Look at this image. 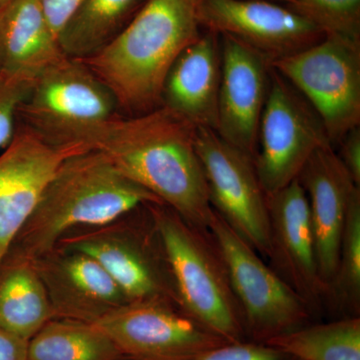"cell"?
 Segmentation results:
<instances>
[{
    "label": "cell",
    "mask_w": 360,
    "mask_h": 360,
    "mask_svg": "<svg viewBox=\"0 0 360 360\" xmlns=\"http://www.w3.org/2000/svg\"><path fill=\"white\" fill-rule=\"evenodd\" d=\"M32 264L44 284L53 319L94 323L129 302L110 274L84 253L56 248Z\"/></svg>",
    "instance_id": "16"
},
{
    "label": "cell",
    "mask_w": 360,
    "mask_h": 360,
    "mask_svg": "<svg viewBox=\"0 0 360 360\" xmlns=\"http://www.w3.org/2000/svg\"><path fill=\"white\" fill-rule=\"evenodd\" d=\"M146 205L141 214H135L136 210L111 224L70 232L56 248L94 258L129 302H160L179 309L172 272Z\"/></svg>",
    "instance_id": "5"
},
{
    "label": "cell",
    "mask_w": 360,
    "mask_h": 360,
    "mask_svg": "<svg viewBox=\"0 0 360 360\" xmlns=\"http://www.w3.org/2000/svg\"><path fill=\"white\" fill-rule=\"evenodd\" d=\"M336 148V155L343 167L355 186L360 187V127L350 130Z\"/></svg>",
    "instance_id": "28"
},
{
    "label": "cell",
    "mask_w": 360,
    "mask_h": 360,
    "mask_svg": "<svg viewBox=\"0 0 360 360\" xmlns=\"http://www.w3.org/2000/svg\"><path fill=\"white\" fill-rule=\"evenodd\" d=\"M269 266L309 304L314 316L326 309V290L317 265L309 200L293 180L267 195Z\"/></svg>",
    "instance_id": "14"
},
{
    "label": "cell",
    "mask_w": 360,
    "mask_h": 360,
    "mask_svg": "<svg viewBox=\"0 0 360 360\" xmlns=\"http://www.w3.org/2000/svg\"><path fill=\"white\" fill-rule=\"evenodd\" d=\"M28 340L0 328V360H27Z\"/></svg>",
    "instance_id": "30"
},
{
    "label": "cell",
    "mask_w": 360,
    "mask_h": 360,
    "mask_svg": "<svg viewBox=\"0 0 360 360\" xmlns=\"http://www.w3.org/2000/svg\"><path fill=\"white\" fill-rule=\"evenodd\" d=\"M196 14L202 30L240 42L270 65L324 37L307 18L269 0H196Z\"/></svg>",
    "instance_id": "12"
},
{
    "label": "cell",
    "mask_w": 360,
    "mask_h": 360,
    "mask_svg": "<svg viewBox=\"0 0 360 360\" xmlns=\"http://www.w3.org/2000/svg\"><path fill=\"white\" fill-rule=\"evenodd\" d=\"M94 324L131 360H189L227 342L160 302L125 303Z\"/></svg>",
    "instance_id": "11"
},
{
    "label": "cell",
    "mask_w": 360,
    "mask_h": 360,
    "mask_svg": "<svg viewBox=\"0 0 360 360\" xmlns=\"http://www.w3.org/2000/svg\"><path fill=\"white\" fill-rule=\"evenodd\" d=\"M33 82L34 79L0 73V151L13 141L18 110Z\"/></svg>",
    "instance_id": "26"
},
{
    "label": "cell",
    "mask_w": 360,
    "mask_h": 360,
    "mask_svg": "<svg viewBox=\"0 0 360 360\" xmlns=\"http://www.w3.org/2000/svg\"><path fill=\"white\" fill-rule=\"evenodd\" d=\"M297 179L309 200L319 276L328 291L338 265L350 198L359 186L331 146L315 151Z\"/></svg>",
    "instance_id": "17"
},
{
    "label": "cell",
    "mask_w": 360,
    "mask_h": 360,
    "mask_svg": "<svg viewBox=\"0 0 360 360\" xmlns=\"http://www.w3.org/2000/svg\"><path fill=\"white\" fill-rule=\"evenodd\" d=\"M7 1H8V0H0V6H1L2 4H6Z\"/></svg>",
    "instance_id": "32"
},
{
    "label": "cell",
    "mask_w": 360,
    "mask_h": 360,
    "mask_svg": "<svg viewBox=\"0 0 360 360\" xmlns=\"http://www.w3.org/2000/svg\"><path fill=\"white\" fill-rule=\"evenodd\" d=\"M219 37L221 82L215 132L255 160L272 68L269 60L250 47L231 37Z\"/></svg>",
    "instance_id": "15"
},
{
    "label": "cell",
    "mask_w": 360,
    "mask_h": 360,
    "mask_svg": "<svg viewBox=\"0 0 360 360\" xmlns=\"http://www.w3.org/2000/svg\"><path fill=\"white\" fill-rule=\"evenodd\" d=\"M146 206L165 250L180 310L227 342L248 340L226 264L210 231L163 203Z\"/></svg>",
    "instance_id": "4"
},
{
    "label": "cell",
    "mask_w": 360,
    "mask_h": 360,
    "mask_svg": "<svg viewBox=\"0 0 360 360\" xmlns=\"http://www.w3.org/2000/svg\"><path fill=\"white\" fill-rule=\"evenodd\" d=\"M265 343L298 360H360V316L311 322Z\"/></svg>",
    "instance_id": "23"
},
{
    "label": "cell",
    "mask_w": 360,
    "mask_h": 360,
    "mask_svg": "<svg viewBox=\"0 0 360 360\" xmlns=\"http://www.w3.org/2000/svg\"><path fill=\"white\" fill-rule=\"evenodd\" d=\"M189 360H298L266 343L245 340L226 342Z\"/></svg>",
    "instance_id": "27"
},
{
    "label": "cell",
    "mask_w": 360,
    "mask_h": 360,
    "mask_svg": "<svg viewBox=\"0 0 360 360\" xmlns=\"http://www.w3.org/2000/svg\"><path fill=\"white\" fill-rule=\"evenodd\" d=\"M90 149L56 144L23 125L0 153V262L37 207L61 163Z\"/></svg>",
    "instance_id": "13"
},
{
    "label": "cell",
    "mask_w": 360,
    "mask_h": 360,
    "mask_svg": "<svg viewBox=\"0 0 360 360\" xmlns=\"http://www.w3.org/2000/svg\"><path fill=\"white\" fill-rule=\"evenodd\" d=\"M207 229L226 264L248 340L265 343L311 323L309 304L214 210Z\"/></svg>",
    "instance_id": "6"
},
{
    "label": "cell",
    "mask_w": 360,
    "mask_h": 360,
    "mask_svg": "<svg viewBox=\"0 0 360 360\" xmlns=\"http://www.w3.org/2000/svg\"><path fill=\"white\" fill-rule=\"evenodd\" d=\"M115 96L80 59L65 56L37 75L18 118L52 143L117 115Z\"/></svg>",
    "instance_id": "9"
},
{
    "label": "cell",
    "mask_w": 360,
    "mask_h": 360,
    "mask_svg": "<svg viewBox=\"0 0 360 360\" xmlns=\"http://www.w3.org/2000/svg\"><path fill=\"white\" fill-rule=\"evenodd\" d=\"M269 1L278 2V4H288L290 0H269Z\"/></svg>",
    "instance_id": "31"
},
{
    "label": "cell",
    "mask_w": 360,
    "mask_h": 360,
    "mask_svg": "<svg viewBox=\"0 0 360 360\" xmlns=\"http://www.w3.org/2000/svg\"><path fill=\"white\" fill-rule=\"evenodd\" d=\"M221 82V45L217 33L202 32L170 68L161 105L198 129L217 130Z\"/></svg>",
    "instance_id": "18"
},
{
    "label": "cell",
    "mask_w": 360,
    "mask_h": 360,
    "mask_svg": "<svg viewBox=\"0 0 360 360\" xmlns=\"http://www.w3.org/2000/svg\"><path fill=\"white\" fill-rule=\"evenodd\" d=\"M201 30L196 0H146L112 41L80 60L110 89L118 110L142 115L161 106L170 68Z\"/></svg>",
    "instance_id": "2"
},
{
    "label": "cell",
    "mask_w": 360,
    "mask_h": 360,
    "mask_svg": "<svg viewBox=\"0 0 360 360\" xmlns=\"http://www.w3.org/2000/svg\"><path fill=\"white\" fill-rule=\"evenodd\" d=\"M198 127L165 106L115 115L78 129L63 143L99 151L123 175L155 194L187 221L208 229L213 210L200 156Z\"/></svg>",
    "instance_id": "1"
},
{
    "label": "cell",
    "mask_w": 360,
    "mask_h": 360,
    "mask_svg": "<svg viewBox=\"0 0 360 360\" xmlns=\"http://www.w3.org/2000/svg\"><path fill=\"white\" fill-rule=\"evenodd\" d=\"M324 37L360 44V0H290L285 4Z\"/></svg>",
    "instance_id": "25"
},
{
    "label": "cell",
    "mask_w": 360,
    "mask_h": 360,
    "mask_svg": "<svg viewBox=\"0 0 360 360\" xmlns=\"http://www.w3.org/2000/svg\"><path fill=\"white\" fill-rule=\"evenodd\" d=\"M196 151L212 210L253 250L266 257L269 205L255 160L207 129H198Z\"/></svg>",
    "instance_id": "10"
},
{
    "label": "cell",
    "mask_w": 360,
    "mask_h": 360,
    "mask_svg": "<svg viewBox=\"0 0 360 360\" xmlns=\"http://www.w3.org/2000/svg\"><path fill=\"white\" fill-rule=\"evenodd\" d=\"M326 309L340 317L360 316V187L350 198L335 276L326 291Z\"/></svg>",
    "instance_id": "24"
},
{
    "label": "cell",
    "mask_w": 360,
    "mask_h": 360,
    "mask_svg": "<svg viewBox=\"0 0 360 360\" xmlns=\"http://www.w3.org/2000/svg\"><path fill=\"white\" fill-rule=\"evenodd\" d=\"M331 146L321 117L304 97L272 68L255 158L266 195L297 179L315 151Z\"/></svg>",
    "instance_id": "8"
},
{
    "label": "cell",
    "mask_w": 360,
    "mask_h": 360,
    "mask_svg": "<svg viewBox=\"0 0 360 360\" xmlns=\"http://www.w3.org/2000/svg\"><path fill=\"white\" fill-rule=\"evenodd\" d=\"M39 1L47 22L58 39L59 33L84 0H39Z\"/></svg>",
    "instance_id": "29"
},
{
    "label": "cell",
    "mask_w": 360,
    "mask_h": 360,
    "mask_svg": "<svg viewBox=\"0 0 360 360\" xmlns=\"http://www.w3.org/2000/svg\"><path fill=\"white\" fill-rule=\"evenodd\" d=\"M149 203L163 202L103 153L85 151L61 163L7 252L32 262L73 229L111 224Z\"/></svg>",
    "instance_id": "3"
},
{
    "label": "cell",
    "mask_w": 360,
    "mask_h": 360,
    "mask_svg": "<svg viewBox=\"0 0 360 360\" xmlns=\"http://www.w3.org/2000/svg\"><path fill=\"white\" fill-rule=\"evenodd\" d=\"M120 360H131V359H127V357H123V359H120Z\"/></svg>",
    "instance_id": "33"
},
{
    "label": "cell",
    "mask_w": 360,
    "mask_h": 360,
    "mask_svg": "<svg viewBox=\"0 0 360 360\" xmlns=\"http://www.w3.org/2000/svg\"><path fill=\"white\" fill-rule=\"evenodd\" d=\"M63 56L39 0H8L0 6V73L35 79Z\"/></svg>",
    "instance_id": "19"
},
{
    "label": "cell",
    "mask_w": 360,
    "mask_h": 360,
    "mask_svg": "<svg viewBox=\"0 0 360 360\" xmlns=\"http://www.w3.org/2000/svg\"><path fill=\"white\" fill-rule=\"evenodd\" d=\"M146 0H84L58 35L63 53L89 58L124 30Z\"/></svg>",
    "instance_id": "21"
},
{
    "label": "cell",
    "mask_w": 360,
    "mask_h": 360,
    "mask_svg": "<svg viewBox=\"0 0 360 360\" xmlns=\"http://www.w3.org/2000/svg\"><path fill=\"white\" fill-rule=\"evenodd\" d=\"M52 319L49 295L32 260L7 252L0 262V328L30 341Z\"/></svg>",
    "instance_id": "20"
},
{
    "label": "cell",
    "mask_w": 360,
    "mask_h": 360,
    "mask_svg": "<svg viewBox=\"0 0 360 360\" xmlns=\"http://www.w3.org/2000/svg\"><path fill=\"white\" fill-rule=\"evenodd\" d=\"M123 355L89 322L52 319L28 341L27 360H120Z\"/></svg>",
    "instance_id": "22"
},
{
    "label": "cell",
    "mask_w": 360,
    "mask_h": 360,
    "mask_svg": "<svg viewBox=\"0 0 360 360\" xmlns=\"http://www.w3.org/2000/svg\"><path fill=\"white\" fill-rule=\"evenodd\" d=\"M270 65L319 115L333 148L360 127V44L323 37Z\"/></svg>",
    "instance_id": "7"
}]
</instances>
